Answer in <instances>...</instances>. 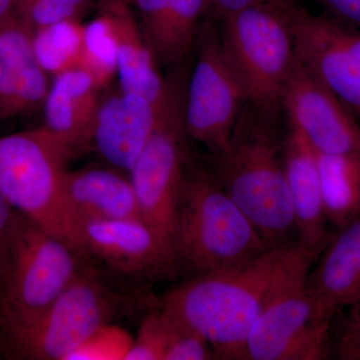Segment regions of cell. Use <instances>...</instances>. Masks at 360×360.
I'll list each match as a JSON object with an SVG mask.
<instances>
[{
    "instance_id": "6da1fadb",
    "label": "cell",
    "mask_w": 360,
    "mask_h": 360,
    "mask_svg": "<svg viewBox=\"0 0 360 360\" xmlns=\"http://www.w3.org/2000/svg\"><path fill=\"white\" fill-rule=\"evenodd\" d=\"M281 110L246 103L229 143L210 158L213 174L269 250L297 241L284 172Z\"/></svg>"
},
{
    "instance_id": "7a4b0ae2",
    "label": "cell",
    "mask_w": 360,
    "mask_h": 360,
    "mask_svg": "<svg viewBox=\"0 0 360 360\" xmlns=\"http://www.w3.org/2000/svg\"><path fill=\"white\" fill-rule=\"evenodd\" d=\"M277 250L231 269L198 274L160 302L162 311L212 345L214 359L245 360L246 340L262 311Z\"/></svg>"
},
{
    "instance_id": "3957f363",
    "label": "cell",
    "mask_w": 360,
    "mask_h": 360,
    "mask_svg": "<svg viewBox=\"0 0 360 360\" xmlns=\"http://www.w3.org/2000/svg\"><path fill=\"white\" fill-rule=\"evenodd\" d=\"M144 290H124L89 260L37 319L0 328V352L11 359L65 360L99 328L136 311Z\"/></svg>"
},
{
    "instance_id": "277c9868",
    "label": "cell",
    "mask_w": 360,
    "mask_h": 360,
    "mask_svg": "<svg viewBox=\"0 0 360 360\" xmlns=\"http://www.w3.org/2000/svg\"><path fill=\"white\" fill-rule=\"evenodd\" d=\"M174 245L184 274L231 269L269 250L212 169L186 165Z\"/></svg>"
},
{
    "instance_id": "5b68a950",
    "label": "cell",
    "mask_w": 360,
    "mask_h": 360,
    "mask_svg": "<svg viewBox=\"0 0 360 360\" xmlns=\"http://www.w3.org/2000/svg\"><path fill=\"white\" fill-rule=\"evenodd\" d=\"M317 258L298 241L277 250L262 311L246 340L245 360H322L330 328L317 321L307 279Z\"/></svg>"
},
{
    "instance_id": "8992f818",
    "label": "cell",
    "mask_w": 360,
    "mask_h": 360,
    "mask_svg": "<svg viewBox=\"0 0 360 360\" xmlns=\"http://www.w3.org/2000/svg\"><path fill=\"white\" fill-rule=\"evenodd\" d=\"M70 158L44 127L0 136V191L9 205L82 257L79 226L63 189Z\"/></svg>"
},
{
    "instance_id": "52a82bcc",
    "label": "cell",
    "mask_w": 360,
    "mask_h": 360,
    "mask_svg": "<svg viewBox=\"0 0 360 360\" xmlns=\"http://www.w3.org/2000/svg\"><path fill=\"white\" fill-rule=\"evenodd\" d=\"M84 258L22 213H14L0 277V328L37 319L75 278Z\"/></svg>"
},
{
    "instance_id": "ba28073f",
    "label": "cell",
    "mask_w": 360,
    "mask_h": 360,
    "mask_svg": "<svg viewBox=\"0 0 360 360\" xmlns=\"http://www.w3.org/2000/svg\"><path fill=\"white\" fill-rule=\"evenodd\" d=\"M184 82L176 72L167 79L155 131L127 174L141 219L174 248L177 207L189 160Z\"/></svg>"
},
{
    "instance_id": "9c48e42d",
    "label": "cell",
    "mask_w": 360,
    "mask_h": 360,
    "mask_svg": "<svg viewBox=\"0 0 360 360\" xmlns=\"http://www.w3.org/2000/svg\"><path fill=\"white\" fill-rule=\"evenodd\" d=\"M283 6L248 7L221 18L224 51L245 89L248 103L281 108L295 68V41Z\"/></svg>"
},
{
    "instance_id": "30bf717a",
    "label": "cell",
    "mask_w": 360,
    "mask_h": 360,
    "mask_svg": "<svg viewBox=\"0 0 360 360\" xmlns=\"http://www.w3.org/2000/svg\"><path fill=\"white\" fill-rule=\"evenodd\" d=\"M195 45L198 56L186 85V131L212 158L229 143L248 98L220 32L210 21L201 23Z\"/></svg>"
},
{
    "instance_id": "8fae6325",
    "label": "cell",
    "mask_w": 360,
    "mask_h": 360,
    "mask_svg": "<svg viewBox=\"0 0 360 360\" xmlns=\"http://www.w3.org/2000/svg\"><path fill=\"white\" fill-rule=\"evenodd\" d=\"M82 257L110 274L146 285L184 274L174 248L142 219L79 224Z\"/></svg>"
},
{
    "instance_id": "7c38bea8",
    "label": "cell",
    "mask_w": 360,
    "mask_h": 360,
    "mask_svg": "<svg viewBox=\"0 0 360 360\" xmlns=\"http://www.w3.org/2000/svg\"><path fill=\"white\" fill-rule=\"evenodd\" d=\"M296 56L360 122V30L297 1L284 4Z\"/></svg>"
},
{
    "instance_id": "4fadbf2b",
    "label": "cell",
    "mask_w": 360,
    "mask_h": 360,
    "mask_svg": "<svg viewBox=\"0 0 360 360\" xmlns=\"http://www.w3.org/2000/svg\"><path fill=\"white\" fill-rule=\"evenodd\" d=\"M281 108L316 153L360 158L359 120L298 58L284 86Z\"/></svg>"
},
{
    "instance_id": "5bb4252c",
    "label": "cell",
    "mask_w": 360,
    "mask_h": 360,
    "mask_svg": "<svg viewBox=\"0 0 360 360\" xmlns=\"http://www.w3.org/2000/svg\"><path fill=\"white\" fill-rule=\"evenodd\" d=\"M158 104L136 92L122 89L99 101L90 148L106 165L129 174L155 131Z\"/></svg>"
},
{
    "instance_id": "9a60e30c",
    "label": "cell",
    "mask_w": 360,
    "mask_h": 360,
    "mask_svg": "<svg viewBox=\"0 0 360 360\" xmlns=\"http://www.w3.org/2000/svg\"><path fill=\"white\" fill-rule=\"evenodd\" d=\"M317 321L331 326L341 309L360 302V214L333 231L307 279Z\"/></svg>"
},
{
    "instance_id": "2e32d148",
    "label": "cell",
    "mask_w": 360,
    "mask_h": 360,
    "mask_svg": "<svg viewBox=\"0 0 360 360\" xmlns=\"http://www.w3.org/2000/svg\"><path fill=\"white\" fill-rule=\"evenodd\" d=\"M33 32L15 11L0 20V120L34 110L51 89L35 59Z\"/></svg>"
},
{
    "instance_id": "e0dca14e",
    "label": "cell",
    "mask_w": 360,
    "mask_h": 360,
    "mask_svg": "<svg viewBox=\"0 0 360 360\" xmlns=\"http://www.w3.org/2000/svg\"><path fill=\"white\" fill-rule=\"evenodd\" d=\"M283 162L297 241L319 258L333 231H329L322 200L316 155L304 136L290 123L284 136Z\"/></svg>"
},
{
    "instance_id": "ac0fdd59",
    "label": "cell",
    "mask_w": 360,
    "mask_h": 360,
    "mask_svg": "<svg viewBox=\"0 0 360 360\" xmlns=\"http://www.w3.org/2000/svg\"><path fill=\"white\" fill-rule=\"evenodd\" d=\"M96 79L75 68L56 75L44 101L45 129L49 130L71 158L90 148L91 130L99 99Z\"/></svg>"
},
{
    "instance_id": "d6986e66",
    "label": "cell",
    "mask_w": 360,
    "mask_h": 360,
    "mask_svg": "<svg viewBox=\"0 0 360 360\" xmlns=\"http://www.w3.org/2000/svg\"><path fill=\"white\" fill-rule=\"evenodd\" d=\"M63 189L78 226L89 220L141 219L129 176L110 165L68 170Z\"/></svg>"
},
{
    "instance_id": "ffe728a7",
    "label": "cell",
    "mask_w": 360,
    "mask_h": 360,
    "mask_svg": "<svg viewBox=\"0 0 360 360\" xmlns=\"http://www.w3.org/2000/svg\"><path fill=\"white\" fill-rule=\"evenodd\" d=\"M98 8L108 18L115 37L122 89L160 103L167 79L161 77L158 63L144 40L132 0H99Z\"/></svg>"
},
{
    "instance_id": "44dd1931",
    "label": "cell",
    "mask_w": 360,
    "mask_h": 360,
    "mask_svg": "<svg viewBox=\"0 0 360 360\" xmlns=\"http://www.w3.org/2000/svg\"><path fill=\"white\" fill-rule=\"evenodd\" d=\"M142 34L158 63L175 65L193 49L207 0H132Z\"/></svg>"
},
{
    "instance_id": "7402d4cb",
    "label": "cell",
    "mask_w": 360,
    "mask_h": 360,
    "mask_svg": "<svg viewBox=\"0 0 360 360\" xmlns=\"http://www.w3.org/2000/svg\"><path fill=\"white\" fill-rule=\"evenodd\" d=\"M322 200L335 229L360 214V158L315 151Z\"/></svg>"
},
{
    "instance_id": "603a6c76",
    "label": "cell",
    "mask_w": 360,
    "mask_h": 360,
    "mask_svg": "<svg viewBox=\"0 0 360 360\" xmlns=\"http://www.w3.org/2000/svg\"><path fill=\"white\" fill-rule=\"evenodd\" d=\"M84 25L65 20L33 32V52L40 68L58 75L78 68L84 46Z\"/></svg>"
},
{
    "instance_id": "cb8c5ba5",
    "label": "cell",
    "mask_w": 360,
    "mask_h": 360,
    "mask_svg": "<svg viewBox=\"0 0 360 360\" xmlns=\"http://www.w3.org/2000/svg\"><path fill=\"white\" fill-rule=\"evenodd\" d=\"M117 46L110 22L103 13L84 25V46L78 68L87 71L99 87L117 75Z\"/></svg>"
},
{
    "instance_id": "d4e9b609",
    "label": "cell",
    "mask_w": 360,
    "mask_h": 360,
    "mask_svg": "<svg viewBox=\"0 0 360 360\" xmlns=\"http://www.w3.org/2000/svg\"><path fill=\"white\" fill-rule=\"evenodd\" d=\"M172 328V321L160 305L149 310L141 321L124 360H165Z\"/></svg>"
},
{
    "instance_id": "484cf974",
    "label": "cell",
    "mask_w": 360,
    "mask_h": 360,
    "mask_svg": "<svg viewBox=\"0 0 360 360\" xmlns=\"http://www.w3.org/2000/svg\"><path fill=\"white\" fill-rule=\"evenodd\" d=\"M92 0H16L14 11L33 32L65 20H80Z\"/></svg>"
},
{
    "instance_id": "4316f807",
    "label": "cell",
    "mask_w": 360,
    "mask_h": 360,
    "mask_svg": "<svg viewBox=\"0 0 360 360\" xmlns=\"http://www.w3.org/2000/svg\"><path fill=\"white\" fill-rule=\"evenodd\" d=\"M132 340L117 324H108L90 335L65 360H124Z\"/></svg>"
},
{
    "instance_id": "83f0119b",
    "label": "cell",
    "mask_w": 360,
    "mask_h": 360,
    "mask_svg": "<svg viewBox=\"0 0 360 360\" xmlns=\"http://www.w3.org/2000/svg\"><path fill=\"white\" fill-rule=\"evenodd\" d=\"M169 319L172 324V336L165 360L214 359L212 345L202 335L172 317Z\"/></svg>"
},
{
    "instance_id": "f1b7e54d",
    "label": "cell",
    "mask_w": 360,
    "mask_h": 360,
    "mask_svg": "<svg viewBox=\"0 0 360 360\" xmlns=\"http://www.w3.org/2000/svg\"><path fill=\"white\" fill-rule=\"evenodd\" d=\"M348 309L338 331L330 336L331 355L338 359L360 360V302Z\"/></svg>"
},
{
    "instance_id": "f546056e",
    "label": "cell",
    "mask_w": 360,
    "mask_h": 360,
    "mask_svg": "<svg viewBox=\"0 0 360 360\" xmlns=\"http://www.w3.org/2000/svg\"><path fill=\"white\" fill-rule=\"evenodd\" d=\"M326 15L341 25L360 30V0H316Z\"/></svg>"
},
{
    "instance_id": "4dcf8cb0",
    "label": "cell",
    "mask_w": 360,
    "mask_h": 360,
    "mask_svg": "<svg viewBox=\"0 0 360 360\" xmlns=\"http://www.w3.org/2000/svg\"><path fill=\"white\" fill-rule=\"evenodd\" d=\"M293 1L296 0H207V6L208 11L221 20L229 14L238 13L248 7L262 4L283 6Z\"/></svg>"
},
{
    "instance_id": "1f68e13d",
    "label": "cell",
    "mask_w": 360,
    "mask_h": 360,
    "mask_svg": "<svg viewBox=\"0 0 360 360\" xmlns=\"http://www.w3.org/2000/svg\"><path fill=\"white\" fill-rule=\"evenodd\" d=\"M14 213L15 210L0 191V277L6 267Z\"/></svg>"
},
{
    "instance_id": "d6a6232c",
    "label": "cell",
    "mask_w": 360,
    "mask_h": 360,
    "mask_svg": "<svg viewBox=\"0 0 360 360\" xmlns=\"http://www.w3.org/2000/svg\"><path fill=\"white\" fill-rule=\"evenodd\" d=\"M16 0H0V20L15 8Z\"/></svg>"
}]
</instances>
